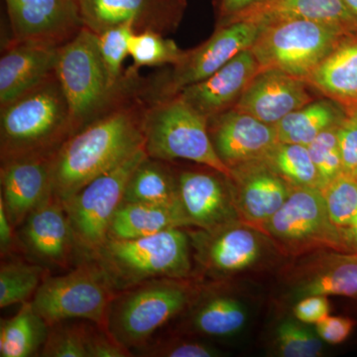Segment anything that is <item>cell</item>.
Here are the masks:
<instances>
[{
    "label": "cell",
    "instance_id": "35",
    "mask_svg": "<svg viewBox=\"0 0 357 357\" xmlns=\"http://www.w3.org/2000/svg\"><path fill=\"white\" fill-rule=\"evenodd\" d=\"M63 321L49 326L42 347L44 357H89L88 342L91 325L83 321Z\"/></svg>",
    "mask_w": 357,
    "mask_h": 357
},
{
    "label": "cell",
    "instance_id": "5",
    "mask_svg": "<svg viewBox=\"0 0 357 357\" xmlns=\"http://www.w3.org/2000/svg\"><path fill=\"white\" fill-rule=\"evenodd\" d=\"M194 298L195 289L187 278L166 277L141 282L115 294L107 331L134 354L191 305Z\"/></svg>",
    "mask_w": 357,
    "mask_h": 357
},
{
    "label": "cell",
    "instance_id": "28",
    "mask_svg": "<svg viewBox=\"0 0 357 357\" xmlns=\"http://www.w3.org/2000/svg\"><path fill=\"white\" fill-rule=\"evenodd\" d=\"M49 326L33 309L31 301L21 304L13 318L1 319L0 356L30 357L43 347Z\"/></svg>",
    "mask_w": 357,
    "mask_h": 357
},
{
    "label": "cell",
    "instance_id": "2",
    "mask_svg": "<svg viewBox=\"0 0 357 357\" xmlns=\"http://www.w3.org/2000/svg\"><path fill=\"white\" fill-rule=\"evenodd\" d=\"M74 134L69 103L55 72L0 107V163L54 156Z\"/></svg>",
    "mask_w": 357,
    "mask_h": 357
},
{
    "label": "cell",
    "instance_id": "29",
    "mask_svg": "<svg viewBox=\"0 0 357 357\" xmlns=\"http://www.w3.org/2000/svg\"><path fill=\"white\" fill-rule=\"evenodd\" d=\"M246 319L248 312L238 300L227 295H211L195 309L192 326L201 335L227 337L241 332Z\"/></svg>",
    "mask_w": 357,
    "mask_h": 357
},
{
    "label": "cell",
    "instance_id": "46",
    "mask_svg": "<svg viewBox=\"0 0 357 357\" xmlns=\"http://www.w3.org/2000/svg\"><path fill=\"white\" fill-rule=\"evenodd\" d=\"M347 241H349L351 249H354V244H356L357 241V218L351 230H349V234H347Z\"/></svg>",
    "mask_w": 357,
    "mask_h": 357
},
{
    "label": "cell",
    "instance_id": "49",
    "mask_svg": "<svg viewBox=\"0 0 357 357\" xmlns=\"http://www.w3.org/2000/svg\"><path fill=\"white\" fill-rule=\"evenodd\" d=\"M356 114H357V112H356Z\"/></svg>",
    "mask_w": 357,
    "mask_h": 357
},
{
    "label": "cell",
    "instance_id": "8",
    "mask_svg": "<svg viewBox=\"0 0 357 357\" xmlns=\"http://www.w3.org/2000/svg\"><path fill=\"white\" fill-rule=\"evenodd\" d=\"M259 32V26L248 21L218 26L203 44L184 51L175 65L141 77L138 95L147 105L177 96L182 89L208 79L239 53L250 49Z\"/></svg>",
    "mask_w": 357,
    "mask_h": 357
},
{
    "label": "cell",
    "instance_id": "47",
    "mask_svg": "<svg viewBox=\"0 0 357 357\" xmlns=\"http://www.w3.org/2000/svg\"><path fill=\"white\" fill-rule=\"evenodd\" d=\"M344 1L357 20V0H344Z\"/></svg>",
    "mask_w": 357,
    "mask_h": 357
},
{
    "label": "cell",
    "instance_id": "32",
    "mask_svg": "<svg viewBox=\"0 0 357 357\" xmlns=\"http://www.w3.org/2000/svg\"><path fill=\"white\" fill-rule=\"evenodd\" d=\"M303 296H357V255L335 256L332 262L303 284Z\"/></svg>",
    "mask_w": 357,
    "mask_h": 357
},
{
    "label": "cell",
    "instance_id": "37",
    "mask_svg": "<svg viewBox=\"0 0 357 357\" xmlns=\"http://www.w3.org/2000/svg\"><path fill=\"white\" fill-rule=\"evenodd\" d=\"M135 28L130 23L115 26L98 35L100 54L110 77L114 82H121L124 76L122 65L129 55V44Z\"/></svg>",
    "mask_w": 357,
    "mask_h": 357
},
{
    "label": "cell",
    "instance_id": "14",
    "mask_svg": "<svg viewBox=\"0 0 357 357\" xmlns=\"http://www.w3.org/2000/svg\"><path fill=\"white\" fill-rule=\"evenodd\" d=\"M178 199L191 227L213 232L236 223L237 213L229 178L210 171L177 173Z\"/></svg>",
    "mask_w": 357,
    "mask_h": 357
},
{
    "label": "cell",
    "instance_id": "19",
    "mask_svg": "<svg viewBox=\"0 0 357 357\" xmlns=\"http://www.w3.org/2000/svg\"><path fill=\"white\" fill-rule=\"evenodd\" d=\"M260 70L259 63L248 49L239 53L208 79L187 86L177 96L208 119L234 109Z\"/></svg>",
    "mask_w": 357,
    "mask_h": 357
},
{
    "label": "cell",
    "instance_id": "15",
    "mask_svg": "<svg viewBox=\"0 0 357 357\" xmlns=\"http://www.w3.org/2000/svg\"><path fill=\"white\" fill-rule=\"evenodd\" d=\"M215 152L229 169L264 158L278 144L276 128L236 109L208 119Z\"/></svg>",
    "mask_w": 357,
    "mask_h": 357
},
{
    "label": "cell",
    "instance_id": "30",
    "mask_svg": "<svg viewBox=\"0 0 357 357\" xmlns=\"http://www.w3.org/2000/svg\"><path fill=\"white\" fill-rule=\"evenodd\" d=\"M263 160L293 187L321 190L319 172L307 146L279 142Z\"/></svg>",
    "mask_w": 357,
    "mask_h": 357
},
{
    "label": "cell",
    "instance_id": "25",
    "mask_svg": "<svg viewBox=\"0 0 357 357\" xmlns=\"http://www.w3.org/2000/svg\"><path fill=\"white\" fill-rule=\"evenodd\" d=\"M190 227L178 201L167 204L122 202L112 218L109 238H139L167 229Z\"/></svg>",
    "mask_w": 357,
    "mask_h": 357
},
{
    "label": "cell",
    "instance_id": "43",
    "mask_svg": "<svg viewBox=\"0 0 357 357\" xmlns=\"http://www.w3.org/2000/svg\"><path fill=\"white\" fill-rule=\"evenodd\" d=\"M331 305L326 296H305L294 307V314L305 324H318L330 316Z\"/></svg>",
    "mask_w": 357,
    "mask_h": 357
},
{
    "label": "cell",
    "instance_id": "7",
    "mask_svg": "<svg viewBox=\"0 0 357 357\" xmlns=\"http://www.w3.org/2000/svg\"><path fill=\"white\" fill-rule=\"evenodd\" d=\"M116 291L103 268L84 258L67 274L45 278L31 300L33 309L51 326L63 321H88L107 330Z\"/></svg>",
    "mask_w": 357,
    "mask_h": 357
},
{
    "label": "cell",
    "instance_id": "9",
    "mask_svg": "<svg viewBox=\"0 0 357 357\" xmlns=\"http://www.w3.org/2000/svg\"><path fill=\"white\" fill-rule=\"evenodd\" d=\"M347 36L340 28L318 21H277L260 27L250 50L261 70L307 79Z\"/></svg>",
    "mask_w": 357,
    "mask_h": 357
},
{
    "label": "cell",
    "instance_id": "36",
    "mask_svg": "<svg viewBox=\"0 0 357 357\" xmlns=\"http://www.w3.org/2000/svg\"><path fill=\"white\" fill-rule=\"evenodd\" d=\"M337 126L326 129L307 146L319 172L321 190L342 174Z\"/></svg>",
    "mask_w": 357,
    "mask_h": 357
},
{
    "label": "cell",
    "instance_id": "31",
    "mask_svg": "<svg viewBox=\"0 0 357 357\" xmlns=\"http://www.w3.org/2000/svg\"><path fill=\"white\" fill-rule=\"evenodd\" d=\"M49 272L46 267L22 261L6 260L0 267V307L24 304L34 297Z\"/></svg>",
    "mask_w": 357,
    "mask_h": 357
},
{
    "label": "cell",
    "instance_id": "18",
    "mask_svg": "<svg viewBox=\"0 0 357 357\" xmlns=\"http://www.w3.org/2000/svg\"><path fill=\"white\" fill-rule=\"evenodd\" d=\"M53 157H32L0 166V201L14 229L53 195Z\"/></svg>",
    "mask_w": 357,
    "mask_h": 357
},
{
    "label": "cell",
    "instance_id": "40",
    "mask_svg": "<svg viewBox=\"0 0 357 357\" xmlns=\"http://www.w3.org/2000/svg\"><path fill=\"white\" fill-rule=\"evenodd\" d=\"M342 173L357 178V114L347 115L337 126Z\"/></svg>",
    "mask_w": 357,
    "mask_h": 357
},
{
    "label": "cell",
    "instance_id": "12",
    "mask_svg": "<svg viewBox=\"0 0 357 357\" xmlns=\"http://www.w3.org/2000/svg\"><path fill=\"white\" fill-rule=\"evenodd\" d=\"M13 42L61 46L84 27L77 0H4Z\"/></svg>",
    "mask_w": 357,
    "mask_h": 357
},
{
    "label": "cell",
    "instance_id": "50",
    "mask_svg": "<svg viewBox=\"0 0 357 357\" xmlns=\"http://www.w3.org/2000/svg\"></svg>",
    "mask_w": 357,
    "mask_h": 357
},
{
    "label": "cell",
    "instance_id": "38",
    "mask_svg": "<svg viewBox=\"0 0 357 357\" xmlns=\"http://www.w3.org/2000/svg\"><path fill=\"white\" fill-rule=\"evenodd\" d=\"M279 352L285 357H316L321 356L323 342L318 333L294 321L282 323L277 330Z\"/></svg>",
    "mask_w": 357,
    "mask_h": 357
},
{
    "label": "cell",
    "instance_id": "22",
    "mask_svg": "<svg viewBox=\"0 0 357 357\" xmlns=\"http://www.w3.org/2000/svg\"><path fill=\"white\" fill-rule=\"evenodd\" d=\"M289 20L318 21L340 28L347 34H357L356 18L344 0H269L241 11L225 25L248 21L262 27Z\"/></svg>",
    "mask_w": 357,
    "mask_h": 357
},
{
    "label": "cell",
    "instance_id": "34",
    "mask_svg": "<svg viewBox=\"0 0 357 357\" xmlns=\"http://www.w3.org/2000/svg\"><path fill=\"white\" fill-rule=\"evenodd\" d=\"M183 54L184 50H181L173 40L151 30L134 33L129 44V56L133 60L131 68L135 70L142 67L175 65Z\"/></svg>",
    "mask_w": 357,
    "mask_h": 357
},
{
    "label": "cell",
    "instance_id": "16",
    "mask_svg": "<svg viewBox=\"0 0 357 357\" xmlns=\"http://www.w3.org/2000/svg\"><path fill=\"white\" fill-rule=\"evenodd\" d=\"M229 178L239 218L261 227L283 206L293 185L263 159L230 169Z\"/></svg>",
    "mask_w": 357,
    "mask_h": 357
},
{
    "label": "cell",
    "instance_id": "41",
    "mask_svg": "<svg viewBox=\"0 0 357 357\" xmlns=\"http://www.w3.org/2000/svg\"><path fill=\"white\" fill-rule=\"evenodd\" d=\"M89 357H130L132 352L126 349L107 330L91 325L88 342Z\"/></svg>",
    "mask_w": 357,
    "mask_h": 357
},
{
    "label": "cell",
    "instance_id": "21",
    "mask_svg": "<svg viewBox=\"0 0 357 357\" xmlns=\"http://www.w3.org/2000/svg\"><path fill=\"white\" fill-rule=\"evenodd\" d=\"M58 53L56 47L9 41L0 58V107L52 76Z\"/></svg>",
    "mask_w": 357,
    "mask_h": 357
},
{
    "label": "cell",
    "instance_id": "17",
    "mask_svg": "<svg viewBox=\"0 0 357 357\" xmlns=\"http://www.w3.org/2000/svg\"><path fill=\"white\" fill-rule=\"evenodd\" d=\"M306 79L278 70H261L249 84L234 109L276 126L286 115L314 100Z\"/></svg>",
    "mask_w": 357,
    "mask_h": 357
},
{
    "label": "cell",
    "instance_id": "6",
    "mask_svg": "<svg viewBox=\"0 0 357 357\" xmlns=\"http://www.w3.org/2000/svg\"><path fill=\"white\" fill-rule=\"evenodd\" d=\"M143 129L147 156L166 162L187 160L231 176L211 142L208 119L181 96L147 105Z\"/></svg>",
    "mask_w": 357,
    "mask_h": 357
},
{
    "label": "cell",
    "instance_id": "23",
    "mask_svg": "<svg viewBox=\"0 0 357 357\" xmlns=\"http://www.w3.org/2000/svg\"><path fill=\"white\" fill-rule=\"evenodd\" d=\"M314 91L337 103L347 115L357 112V34L345 37L307 77Z\"/></svg>",
    "mask_w": 357,
    "mask_h": 357
},
{
    "label": "cell",
    "instance_id": "24",
    "mask_svg": "<svg viewBox=\"0 0 357 357\" xmlns=\"http://www.w3.org/2000/svg\"><path fill=\"white\" fill-rule=\"evenodd\" d=\"M201 239L199 255L208 269L218 273H234L252 266L262 252L259 236L236 223L217 231L208 232Z\"/></svg>",
    "mask_w": 357,
    "mask_h": 357
},
{
    "label": "cell",
    "instance_id": "20",
    "mask_svg": "<svg viewBox=\"0 0 357 357\" xmlns=\"http://www.w3.org/2000/svg\"><path fill=\"white\" fill-rule=\"evenodd\" d=\"M21 227L25 248L37 259L56 267L69 266L77 246L62 202L51 195Z\"/></svg>",
    "mask_w": 357,
    "mask_h": 357
},
{
    "label": "cell",
    "instance_id": "3",
    "mask_svg": "<svg viewBox=\"0 0 357 357\" xmlns=\"http://www.w3.org/2000/svg\"><path fill=\"white\" fill-rule=\"evenodd\" d=\"M55 72L69 103L75 133L132 93L140 79L139 72L129 68L121 82H114L100 54L98 35L84 26L59 48Z\"/></svg>",
    "mask_w": 357,
    "mask_h": 357
},
{
    "label": "cell",
    "instance_id": "4",
    "mask_svg": "<svg viewBox=\"0 0 357 357\" xmlns=\"http://www.w3.org/2000/svg\"><path fill=\"white\" fill-rule=\"evenodd\" d=\"M109 277L115 291L157 278H188L191 243L182 229L133 239H107L91 256Z\"/></svg>",
    "mask_w": 357,
    "mask_h": 357
},
{
    "label": "cell",
    "instance_id": "10",
    "mask_svg": "<svg viewBox=\"0 0 357 357\" xmlns=\"http://www.w3.org/2000/svg\"><path fill=\"white\" fill-rule=\"evenodd\" d=\"M147 156L144 148L121 165L93 178L64 202L77 246L89 258L109 238L112 218L123 202L126 184L136 166Z\"/></svg>",
    "mask_w": 357,
    "mask_h": 357
},
{
    "label": "cell",
    "instance_id": "45",
    "mask_svg": "<svg viewBox=\"0 0 357 357\" xmlns=\"http://www.w3.org/2000/svg\"><path fill=\"white\" fill-rule=\"evenodd\" d=\"M14 227L0 201V252L1 257L10 255L14 246Z\"/></svg>",
    "mask_w": 357,
    "mask_h": 357
},
{
    "label": "cell",
    "instance_id": "48",
    "mask_svg": "<svg viewBox=\"0 0 357 357\" xmlns=\"http://www.w3.org/2000/svg\"><path fill=\"white\" fill-rule=\"evenodd\" d=\"M354 250H356V255H357V241H356V243L354 244Z\"/></svg>",
    "mask_w": 357,
    "mask_h": 357
},
{
    "label": "cell",
    "instance_id": "33",
    "mask_svg": "<svg viewBox=\"0 0 357 357\" xmlns=\"http://www.w3.org/2000/svg\"><path fill=\"white\" fill-rule=\"evenodd\" d=\"M321 191L331 222L349 243L347 234L357 218V178L342 173Z\"/></svg>",
    "mask_w": 357,
    "mask_h": 357
},
{
    "label": "cell",
    "instance_id": "11",
    "mask_svg": "<svg viewBox=\"0 0 357 357\" xmlns=\"http://www.w3.org/2000/svg\"><path fill=\"white\" fill-rule=\"evenodd\" d=\"M260 229L293 252L319 246L351 249L344 234L331 222L323 192L316 188L293 187L283 206Z\"/></svg>",
    "mask_w": 357,
    "mask_h": 357
},
{
    "label": "cell",
    "instance_id": "27",
    "mask_svg": "<svg viewBox=\"0 0 357 357\" xmlns=\"http://www.w3.org/2000/svg\"><path fill=\"white\" fill-rule=\"evenodd\" d=\"M168 163L145 157L128 178L123 202L159 204L178 202L177 173Z\"/></svg>",
    "mask_w": 357,
    "mask_h": 357
},
{
    "label": "cell",
    "instance_id": "1",
    "mask_svg": "<svg viewBox=\"0 0 357 357\" xmlns=\"http://www.w3.org/2000/svg\"><path fill=\"white\" fill-rule=\"evenodd\" d=\"M146 107L136 89L70 136L53 157V196L64 203L143 149Z\"/></svg>",
    "mask_w": 357,
    "mask_h": 357
},
{
    "label": "cell",
    "instance_id": "42",
    "mask_svg": "<svg viewBox=\"0 0 357 357\" xmlns=\"http://www.w3.org/2000/svg\"><path fill=\"white\" fill-rule=\"evenodd\" d=\"M356 321L344 317L328 316L316 324L317 333L330 344H340L351 335Z\"/></svg>",
    "mask_w": 357,
    "mask_h": 357
},
{
    "label": "cell",
    "instance_id": "39",
    "mask_svg": "<svg viewBox=\"0 0 357 357\" xmlns=\"http://www.w3.org/2000/svg\"><path fill=\"white\" fill-rule=\"evenodd\" d=\"M137 356L148 357H213L220 351L211 345L195 340H151L145 347L134 352Z\"/></svg>",
    "mask_w": 357,
    "mask_h": 357
},
{
    "label": "cell",
    "instance_id": "44",
    "mask_svg": "<svg viewBox=\"0 0 357 357\" xmlns=\"http://www.w3.org/2000/svg\"><path fill=\"white\" fill-rule=\"evenodd\" d=\"M269 0H220L218 2V26L225 25L230 18L245 10L249 7L257 6Z\"/></svg>",
    "mask_w": 357,
    "mask_h": 357
},
{
    "label": "cell",
    "instance_id": "13",
    "mask_svg": "<svg viewBox=\"0 0 357 357\" xmlns=\"http://www.w3.org/2000/svg\"><path fill=\"white\" fill-rule=\"evenodd\" d=\"M84 27L100 33L130 23L136 32L167 33L177 29L187 0H77Z\"/></svg>",
    "mask_w": 357,
    "mask_h": 357
},
{
    "label": "cell",
    "instance_id": "26",
    "mask_svg": "<svg viewBox=\"0 0 357 357\" xmlns=\"http://www.w3.org/2000/svg\"><path fill=\"white\" fill-rule=\"evenodd\" d=\"M347 116L344 109L330 98L314 100L291 112L275 126L279 142L307 146L326 130L340 126Z\"/></svg>",
    "mask_w": 357,
    "mask_h": 357
}]
</instances>
